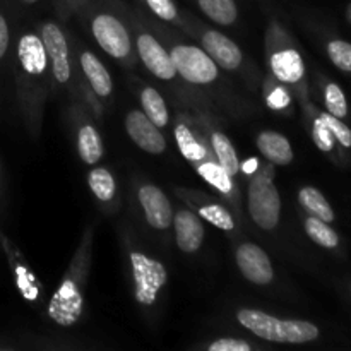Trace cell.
I'll list each match as a JSON object with an SVG mask.
<instances>
[{"label": "cell", "instance_id": "d590c367", "mask_svg": "<svg viewBox=\"0 0 351 351\" xmlns=\"http://www.w3.org/2000/svg\"><path fill=\"white\" fill-rule=\"evenodd\" d=\"M257 170V160H249L247 163H243V171H247V173H254V171Z\"/></svg>", "mask_w": 351, "mask_h": 351}, {"label": "cell", "instance_id": "836d02e7", "mask_svg": "<svg viewBox=\"0 0 351 351\" xmlns=\"http://www.w3.org/2000/svg\"><path fill=\"white\" fill-rule=\"evenodd\" d=\"M7 48H9V26H7L5 17L0 14V58L5 55Z\"/></svg>", "mask_w": 351, "mask_h": 351}, {"label": "cell", "instance_id": "d6a6232c", "mask_svg": "<svg viewBox=\"0 0 351 351\" xmlns=\"http://www.w3.org/2000/svg\"><path fill=\"white\" fill-rule=\"evenodd\" d=\"M209 351H250L252 346L249 345L243 339H237V338H223L218 339V341L211 343L208 346Z\"/></svg>", "mask_w": 351, "mask_h": 351}, {"label": "cell", "instance_id": "8992f818", "mask_svg": "<svg viewBox=\"0 0 351 351\" xmlns=\"http://www.w3.org/2000/svg\"><path fill=\"white\" fill-rule=\"evenodd\" d=\"M82 295L72 278L62 281L48 305V315L62 328H71L81 319Z\"/></svg>", "mask_w": 351, "mask_h": 351}, {"label": "cell", "instance_id": "277c9868", "mask_svg": "<svg viewBox=\"0 0 351 351\" xmlns=\"http://www.w3.org/2000/svg\"><path fill=\"white\" fill-rule=\"evenodd\" d=\"M130 267L132 278L136 283V300L141 305H153L156 302L158 293L167 283V267L160 261L147 257L141 252L130 254Z\"/></svg>", "mask_w": 351, "mask_h": 351}, {"label": "cell", "instance_id": "ac0fdd59", "mask_svg": "<svg viewBox=\"0 0 351 351\" xmlns=\"http://www.w3.org/2000/svg\"><path fill=\"white\" fill-rule=\"evenodd\" d=\"M79 156L84 163L95 165L103 156V141L93 125H82L77 136Z\"/></svg>", "mask_w": 351, "mask_h": 351}, {"label": "cell", "instance_id": "e0dca14e", "mask_svg": "<svg viewBox=\"0 0 351 351\" xmlns=\"http://www.w3.org/2000/svg\"><path fill=\"white\" fill-rule=\"evenodd\" d=\"M271 69L283 82H298L304 75V60L297 50H281L271 57Z\"/></svg>", "mask_w": 351, "mask_h": 351}, {"label": "cell", "instance_id": "6da1fadb", "mask_svg": "<svg viewBox=\"0 0 351 351\" xmlns=\"http://www.w3.org/2000/svg\"><path fill=\"white\" fill-rule=\"evenodd\" d=\"M240 324L250 332L273 343H288V345H304L315 341L321 335L319 328L307 321L295 319H278L263 311L242 308L237 314Z\"/></svg>", "mask_w": 351, "mask_h": 351}, {"label": "cell", "instance_id": "484cf974", "mask_svg": "<svg viewBox=\"0 0 351 351\" xmlns=\"http://www.w3.org/2000/svg\"><path fill=\"white\" fill-rule=\"evenodd\" d=\"M89 189L99 201H112L115 197L117 184L113 175L106 168H95L88 177Z\"/></svg>", "mask_w": 351, "mask_h": 351}, {"label": "cell", "instance_id": "f1b7e54d", "mask_svg": "<svg viewBox=\"0 0 351 351\" xmlns=\"http://www.w3.org/2000/svg\"><path fill=\"white\" fill-rule=\"evenodd\" d=\"M328 53L332 64L345 72H351V43L335 40L328 45Z\"/></svg>", "mask_w": 351, "mask_h": 351}, {"label": "cell", "instance_id": "e575fe53", "mask_svg": "<svg viewBox=\"0 0 351 351\" xmlns=\"http://www.w3.org/2000/svg\"><path fill=\"white\" fill-rule=\"evenodd\" d=\"M287 103H288V96L287 93L281 91V89H276V91L269 96V105L273 106V108H283Z\"/></svg>", "mask_w": 351, "mask_h": 351}, {"label": "cell", "instance_id": "52a82bcc", "mask_svg": "<svg viewBox=\"0 0 351 351\" xmlns=\"http://www.w3.org/2000/svg\"><path fill=\"white\" fill-rule=\"evenodd\" d=\"M237 266L245 280L254 285H269L274 278L269 256L256 243H242L237 249Z\"/></svg>", "mask_w": 351, "mask_h": 351}, {"label": "cell", "instance_id": "d4e9b609", "mask_svg": "<svg viewBox=\"0 0 351 351\" xmlns=\"http://www.w3.org/2000/svg\"><path fill=\"white\" fill-rule=\"evenodd\" d=\"M197 173L204 178L208 184L218 189L221 194H230L233 191L232 175L225 170L219 163H213V161H202V165L197 167Z\"/></svg>", "mask_w": 351, "mask_h": 351}, {"label": "cell", "instance_id": "ffe728a7", "mask_svg": "<svg viewBox=\"0 0 351 351\" xmlns=\"http://www.w3.org/2000/svg\"><path fill=\"white\" fill-rule=\"evenodd\" d=\"M141 105H143L144 115L151 120L156 127L163 129L168 125V115L167 103H165L163 96L156 91L154 88H146L141 93Z\"/></svg>", "mask_w": 351, "mask_h": 351}, {"label": "cell", "instance_id": "4316f807", "mask_svg": "<svg viewBox=\"0 0 351 351\" xmlns=\"http://www.w3.org/2000/svg\"><path fill=\"white\" fill-rule=\"evenodd\" d=\"M199 215L209 221L211 225H215L216 228L225 230V232H232L235 228V221H233V216L230 215V211H226L223 206L218 204H209L204 208L199 209Z\"/></svg>", "mask_w": 351, "mask_h": 351}, {"label": "cell", "instance_id": "30bf717a", "mask_svg": "<svg viewBox=\"0 0 351 351\" xmlns=\"http://www.w3.org/2000/svg\"><path fill=\"white\" fill-rule=\"evenodd\" d=\"M41 40L48 58L51 60L53 75L58 82H67L71 77V62H69V47L65 34L55 23H47L41 27Z\"/></svg>", "mask_w": 351, "mask_h": 351}, {"label": "cell", "instance_id": "f546056e", "mask_svg": "<svg viewBox=\"0 0 351 351\" xmlns=\"http://www.w3.org/2000/svg\"><path fill=\"white\" fill-rule=\"evenodd\" d=\"M321 120L329 127L335 139H338L345 147H351V130L346 123H343L338 117L331 115V113H322Z\"/></svg>", "mask_w": 351, "mask_h": 351}, {"label": "cell", "instance_id": "3957f363", "mask_svg": "<svg viewBox=\"0 0 351 351\" xmlns=\"http://www.w3.org/2000/svg\"><path fill=\"white\" fill-rule=\"evenodd\" d=\"M175 71L191 84H211L218 79V65L206 50L192 45H177L170 53Z\"/></svg>", "mask_w": 351, "mask_h": 351}, {"label": "cell", "instance_id": "7c38bea8", "mask_svg": "<svg viewBox=\"0 0 351 351\" xmlns=\"http://www.w3.org/2000/svg\"><path fill=\"white\" fill-rule=\"evenodd\" d=\"M202 47H204L206 53L215 60L218 67L233 71V69H239L240 64H242L243 57L240 48L237 47L235 41H232L223 33L208 31L202 36Z\"/></svg>", "mask_w": 351, "mask_h": 351}, {"label": "cell", "instance_id": "1f68e13d", "mask_svg": "<svg viewBox=\"0 0 351 351\" xmlns=\"http://www.w3.org/2000/svg\"><path fill=\"white\" fill-rule=\"evenodd\" d=\"M149 9L163 21H175L177 19V7L173 0H146Z\"/></svg>", "mask_w": 351, "mask_h": 351}, {"label": "cell", "instance_id": "83f0119b", "mask_svg": "<svg viewBox=\"0 0 351 351\" xmlns=\"http://www.w3.org/2000/svg\"><path fill=\"white\" fill-rule=\"evenodd\" d=\"M326 106H328L329 113L338 119H345L348 115V103H346L345 93L335 82L328 84L326 88Z\"/></svg>", "mask_w": 351, "mask_h": 351}, {"label": "cell", "instance_id": "44dd1931", "mask_svg": "<svg viewBox=\"0 0 351 351\" xmlns=\"http://www.w3.org/2000/svg\"><path fill=\"white\" fill-rule=\"evenodd\" d=\"M197 3L209 19L223 26L233 24L239 16L235 0H197Z\"/></svg>", "mask_w": 351, "mask_h": 351}, {"label": "cell", "instance_id": "9c48e42d", "mask_svg": "<svg viewBox=\"0 0 351 351\" xmlns=\"http://www.w3.org/2000/svg\"><path fill=\"white\" fill-rule=\"evenodd\" d=\"M137 50H139L143 64L146 65V69L154 77L161 79V81H170V79L175 77L177 71H175V65L170 53L165 50L163 45L153 34H141L137 38Z\"/></svg>", "mask_w": 351, "mask_h": 351}, {"label": "cell", "instance_id": "8fae6325", "mask_svg": "<svg viewBox=\"0 0 351 351\" xmlns=\"http://www.w3.org/2000/svg\"><path fill=\"white\" fill-rule=\"evenodd\" d=\"M139 202L143 206L144 218L154 230L170 228L173 221V211L171 204L165 192L156 185H143L139 189Z\"/></svg>", "mask_w": 351, "mask_h": 351}, {"label": "cell", "instance_id": "5bb4252c", "mask_svg": "<svg viewBox=\"0 0 351 351\" xmlns=\"http://www.w3.org/2000/svg\"><path fill=\"white\" fill-rule=\"evenodd\" d=\"M17 57H19L21 67L29 75H41L47 71L48 55L43 40L36 34L26 33L21 36L17 43Z\"/></svg>", "mask_w": 351, "mask_h": 351}, {"label": "cell", "instance_id": "603a6c76", "mask_svg": "<svg viewBox=\"0 0 351 351\" xmlns=\"http://www.w3.org/2000/svg\"><path fill=\"white\" fill-rule=\"evenodd\" d=\"M211 144L213 149H215L216 156H218V163L228 171L230 175H237L240 170L239 165V156H237V151L233 147V144L230 143L228 137L221 132H213L211 134Z\"/></svg>", "mask_w": 351, "mask_h": 351}, {"label": "cell", "instance_id": "ba28073f", "mask_svg": "<svg viewBox=\"0 0 351 351\" xmlns=\"http://www.w3.org/2000/svg\"><path fill=\"white\" fill-rule=\"evenodd\" d=\"M125 129L130 139L146 153L161 154L167 149V141H165L160 127L154 125L144 115V112H139V110L130 112L125 119Z\"/></svg>", "mask_w": 351, "mask_h": 351}, {"label": "cell", "instance_id": "2e32d148", "mask_svg": "<svg viewBox=\"0 0 351 351\" xmlns=\"http://www.w3.org/2000/svg\"><path fill=\"white\" fill-rule=\"evenodd\" d=\"M81 65H82V71H84L86 79L88 82L91 84L93 91L96 93L98 96H110L112 95V77H110V72L106 71L105 65L101 64L98 57L91 51H84L81 55Z\"/></svg>", "mask_w": 351, "mask_h": 351}, {"label": "cell", "instance_id": "7a4b0ae2", "mask_svg": "<svg viewBox=\"0 0 351 351\" xmlns=\"http://www.w3.org/2000/svg\"><path fill=\"white\" fill-rule=\"evenodd\" d=\"M249 213L263 230L276 228L281 218V197L273 182V171L264 170L249 185Z\"/></svg>", "mask_w": 351, "mask_h": 351}, {"label": "cell", "instance_id": "cb8c5ba5", "mask_svg": "<svg viewBox=\"0 0 351 351\" xmlns=\"http://www.w3.org/2000/svg\"><path fill=\"white\" fill-rule=\"evenodd\" d=\"M305 232L311 237L312 242L324 247V249H336V247L339 245L338 233H336L328 223L315 218V216L307 218V221H305Z\"/></svg>", "mask_w": 351, "mask_h": 351}, {"label": "cell", "instance_id": "4dcf8cb0", "mask_svg": "<svg viewBox=\"0 0 351 351\" xmlns=\"http://www.w3.org/2000/svg\"><path fill=\"white\" fill-rule=\"evenodd\" d=\"M312 134H314V141L319 146V149L332 151V147H335V136L329 130V127L322 122L321 117L314 122V132Z\"/></svg>", "mask_w": 351, "mask_h": 351}, {"label": "cell", "instance_id": "74e56055", "mask_svg": "<svg viewBox=\"0 0 351 351\" xmlns=\"http://www.w3.org/2000/svg\"><path fill=\"white\" fill-rule=\"evenodd\" d=\"M350 19H351V12H350Z\"/></svg>", "mask_w": 351, "mask_h": 351}, {"label": "cell", "instance_id": "5b68a950", "mask_svg": "<svg viewBox=\"0 0 351 351\" xmlns=\"http://www.w3.org/2000/svg\"><path fill=\"white\" fill-rule=\"evenodd\" d=\"M93 34L99 47L113 58H125L130 53V36L119 17L98 14L91 23Z\"/></svg>", "mask_w": 351, "mask_h": 351}, {"label": "cell", "instance_id": "4fadbf2b", "mask_svg": "<svg viewBox=\"0 0 351 351\" xmlns=\"http://www.w3.org/2000/svg\"><path fill=\"white\" fill-rule=\"evenodd\" d=\"M175 240L182 252H197L204 240V226L197 215L191 211H178L175 216Z\"/></svg>", "mask_w": 351, "mask_h": 351}, {"label": "cell", "instance_id": "8d00e7d4", "mask_svg": "<svg viewBox=\"0 0 351 351\" xmlns=\"http://www.w3.org/2000/svg\"><path fill=\"white\" fill-rule=\"evenodd\" d=\"M26 2H36V0H26Z\"/></svg>", "mask_w": 351, "mask_h": 351}, {"label": "cell", "instance_id": "7402d4cb", "mask_svg": "<svg viewBox=\"0 0 351 351\" xmlns=\"http://www.w3.org/2000/svg\"><path fill=\"white\" fill-rule=\"evenodd\" d=\"M175 141H177L178 149L184 154L185 160L192 161V163H197V161L206 158V147L195 139L192 130L185 123H178L175 127Z\"/></svg>", "mask_w": 351, "mask_h": 351}, {"label": "cell", "instance_id": "9a60e30c", "mask_svg": "<svg viewBox=\"0 0 351 351\" xmlns=\"http://www.w3.org/2000/svg\"><path fill=\"white\" fill-rule=\"evenodd\" d=\"M257 147L266 156V160L274 165L285 167L293 161V149H291L290 141L273 130H266L257 137Z\"/></svg>", "mask_w": 351, "mask_h": 351}, {"label": "cell", "instance_id": "d6986e66", "mask_svg": "<svg viewBox=\"0 0 351 351\" xmlns=\"http://www.w3.org/2000/svg\"><path fill=\"white\" fill-rule=\"evenodd\" d=\"M298 201L300 204L311 213L315 218L322 219L326 223L335 221V211L329 206L328 199L322 195L321 191H317L315 187H304L300 192H298Z\"/></svg>", "mask_w": 351, "mask_h": 351}]
</instances>
